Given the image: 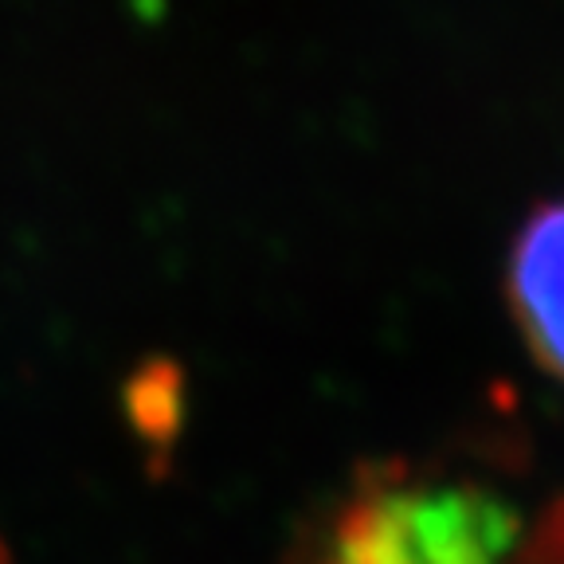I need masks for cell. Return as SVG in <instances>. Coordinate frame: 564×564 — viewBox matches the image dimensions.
Segmentation results:
<instances>
[{
    "mask_svg": "<svg viewBox=\"0 0 564 564\" xmlns=\"http://www.w3.org/2000/svg\"><path fill=\"white\" fill-rule=\"evenodd\" d=\"M299 564H564V502L533 521L475 470L377 463L310 525Z\"/></svg>",
    "mask_w": 564,
    "mask_h": 564,
    "instance_id": "obj_1",
    "label": "cell"
},
{
    "mask_svg": "<svg viewBox=\"0 0 564 564\" xmlns=\"http://www.w3.org/2000/svg\"><path fill=\"white\" fill-rule=\"evenodd\" d=\"M506 299L533 361L564 380V200L541 204L510 247Z\"/></svg>",
    "mask_w": 564,
    "mask_h": 564,
    "instance_id": "obj_2",
    "label": "cell"
}]
</instances>
